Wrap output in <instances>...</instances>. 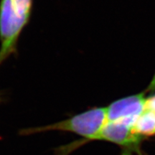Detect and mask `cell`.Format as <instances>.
Wrapping results in <instances>:
<instances>
[{
	"instance_id": "1",
	"label": "cell",
	"mask_w": 155,
	"mask_h": 155,
	"mask_svg": "<svg viewBox=\"0 0 155 155\" xmlns=\"http://www.w3.org/2000/svg\"><path fill=\"white\" fill-rule=\"evenodd\" d=\"M33 0H0V66L17 55L19 36L30 22Z\"/></svg>"
},
{
	"instance_id": "2",
	"label": "cell",
	"mask_w": 155,
	"mask_h": 155,
	"mask_svg": "<svg viewBox=\"0 0 155 155\" xmlns=\"http://www.w3.org/2000/svg\"><path fill=\"white\" fill-rule=\"evenodd\" d=\"M107 122L106 107H96L51 124L22 129L19 134L26 136L50 131H67L81 136L85 139L84 141H94L98 140Z\"/></svg>"
},
{
	"instance_id": "3",
	"label": "cell",
	"mask_w": 155,
	"mask_h": 155,
	"mask_svg": "<svg viewBox=\"0 0 155 155\" xmlns=\"http://www.w3.org/2000/svg\"><path fill=\"white\" fill-rule=\"evenodd\" d=\"M144 137L136 134L133 127L121 121H108L104 127L98 140L106 141L119 145L122 155L140 154V147Z\"/></svg>"
},
{
	"instance_id": "4",
	"label": "cell",
	"mask_w": 155,
	"mask_h": 155,
	"mask_svg": "<svg viewBox=\"0 0 155 155\" xmlns=\"http://www.w3.org/2000/svg\"><path fill=\"white\" fill-rule=\"evenodd\" d=\"M145 93L131 95L112 102L107 108L108 121H121L134 127L144 110Z\"/></svg>"
},
{
	"instance_id": "5",
	"label": "cell",
	"mask_w": 155,
	"mask_h": 155,
	"mask_svg": "<svg viewBox=\"0 0 155 155\" xmlns=\"http://www.w3.org/2000/svg\"><path fill=\"white\" fill-rule=\"evenodd\" d=\"M133 130L144 138L155 135V112L144 109L135 121Z\"/></svg>"
},
{
	"instance_id": "6",
	"label": "cell",
	"mask_w": 155,
	"mask_h": 155,
	"mask_svg": "<svg viewBox=\"0 0 155 155\" xmlns=\"http://www.w3.org/2000/svg\"><path fill=\"white\" fill-rule=\"evenodd\" d=\"M155 91V73L154 75V76L151 80V82L149 84V86H147V88H146V90L144 91L145 93L147 92H150V93H153Z\"/></svg>"
},
{
	"instance_id": "7",
	"label": "cell",
	"mask_w": 155,
	"mask_h": 155,
	"mask_svg": "<svg viewBox=\"0 0 155 155\" xmlns=\"http://www.w3.org/2000/svg\"><path fill=\"white\" fill-rule=\"evenodd\" d=\"M3 101V98H2V97L1 96H0V103H2Z\"/></svg>"
}]
</instances>
